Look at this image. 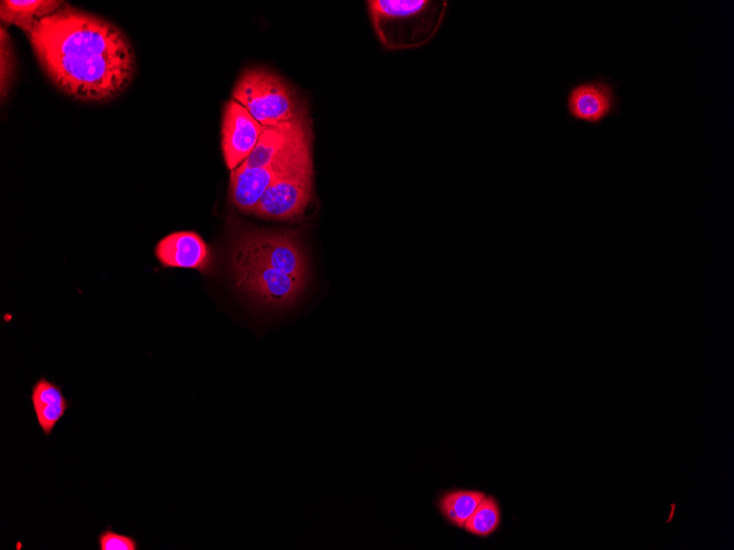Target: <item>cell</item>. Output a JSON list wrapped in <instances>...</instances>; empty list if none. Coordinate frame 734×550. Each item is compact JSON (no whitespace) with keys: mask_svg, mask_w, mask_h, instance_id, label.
I'll return each instance as SVG.
<instances>
[{"mask_svg":"<svg viewBox=\"0 0 734 550\" xmlns=\"http://www.w3.org/2000/svg\"><path fill=\"white\" fill-rule=\"evenodd\" d=\"M233 99L240 102L264 127L279 125L300 116L287 83L263 69L246 70L237 80Z\"/></svg>","mask_w":734,"mask_h":550,"instance_id":"obj_4","label":"cell"},{"mask_svg":"<svg viewBox=\"0 0 734 550\" xmlns=\"http://www.w3.org/2000/svg\"><path fill=\"white\" fill-rule=\"evenodd\" d=\"M309 131L297 138L271 164L248 168L243 165L232 170L230 199L241 211L254 212L271 183L292 166L311 156Z\"/></svg>","mask_w":734,"mask_h":550,"instance_id":"obj_5","label":"cell"},{"mask_svg":"<svg viewBox=\"0 0 734 550\" xmlns=\"http://www.w3.org/2000/svg\"><path fill=\"white\" fill-rule=\"evenodd\" d=\"M155 255L165 267L197 269L210 268L211 255L208 245L194 232H176L162 238Z\"/></svg>","mask_w":734,"mask_h":550,"instance_id":"obj_9","label":"cell"},{"mask_svg":"<svg viewBox=\"0 0 734 550\" xmlns=\"http://www.w3.org/2000/svg\"><path fill=\"white\" fill-rule=\"evenodd\" d=\"M485 495L478 490L452 489L440 495L436 507L448 524L463 529Z\"/></svg>","mask_w":734,"mask_h":550,"instance_id":"obj_13","label":"cell"},{"mask_svg":"<svg viewBox=\"0 0 734 550\" xmlns=\"http://www.w3.org/2000/svg\"><path fill=\"white\" fill-rule=\"evenodd\" d=\"M253 115L233 98L226 103L222 119V151L230 170L240 167L251 155L263 133Z\"/></svg>","mask_w":734,"mask_h":550,"instance_id":"obj_8","label":"cell"},{"mask_svg":"<svg viewBox=\"0 0 734 550\" xmlns=\"http://www.w3.org/2000/svg\"><path fill=\"white\" fill-rule=\"evenodd\" d=\"M230 261L236 285L268 305L293 302L307 284L305 256L291 232L236 231Z\"/></svg>","mask_w":734,"mask_h":550,"instance_id":"obj_2","label":"cell"},{"mask_svg":"<svg viewBox=\"0 0 734 550\" xmlns=\"http://www.w3.org/2000/svg\"><path fill=\"white\" fill-rule=\"evenodd\" d=\"M26 35L48 78L75 99L108 101L132 81L133 47L126 35L104 19L65 4L41 19Z\"/></svg>","mask_w":734,"mask_h":550,"instance_id":"obj_1","label":"cell"},{"mask_svg":"<svg viewBox=\"0 0 734 550\" xmlns=\"http://www.w3.org/2000/svg\"><path fill=\"white\" fill-rule=\"evenodd\" d=\"M312 179L313 166L309 156L271 183L253 213L274 220H288L302 214L312 197Z\"/></svg>","mask_w":734,"mask_h":550,"instance_id":"obj_6","label":"cell"},{"mask_svg":"<svg viewBox=\"0 0 734 550\" xmlns=\"http://www.w3.org/2000/svg\"><path fill=\"white\" fill-rule=\"evenodd\" d=\"M372 27L380 43L392 50L416 48L437 33L446 1L370 0L367 2Z\"/></svg>","mask_w":734,"mask_h":550,"instance_id":"obj_3","label":"cell"},{"mask_svg":"<svg viewBox=\"0 0 734 550\" xmlns=\"http://www.w3.org/2000/svg\"><path fill=\"white\" fill-rule=\"evenodd\" d=\"M620 100L616 83L597 76L569 88L566 109L572 120L597 126L620 113Z\"/></svg>","mask_w":734,"mask_h":550,"instance_id":"obj_7","label":"cell"},{"mask_svg":"<svg viewBox=\"0 0 734 550\" xmlns=\"http://www.w3.org/2000/svg\"><path fill=\"white\" fill-rule=\"evenodd\" d=\"M99 550H138L140 542L136 538L120 534L111 528L102 530L97 537Z\"/></svg>","mask_w":734,"mask_h":550,"instance_id":"obj_15","label":"cell"},{"mask_svg":"<svg viewBox=\"0 0 734 550\" xmlns=\"http://www.w3.org/2000/svg\"><path fill=\"white\" fill-rule=\"evenodd\" d=\"M307 131L308 125L302 115L279 125L264 127L257 145L242 165L258 168L271 164Z\"/></svg>","mask_w":734,"mask_h":550,"instance_id":"obj_10","label":"cell"},{"mask_svg":"<svg viewBox=\"0 0 734 550\" xmlns=\"http://www.w3.org/2000/svg\"><path fill=\"white\" fill-rule=\"evenodd\" d=\"M500 525V505L494 496L486 494L463 529L472 536L486 538L494 534Z\"/></svg>","mask_w":734,"mask_h":550,"instance_id":"obj_14","label":"cell"},{"mask_svg":"<svg viewBox=\"0 0 734 550\" xmlns=\"http://www.w3.org/2000/svg\"><path fill=\"white\" fill-rule=\"evenodd\" d=\"M65 5L55 0H7L1 1L2 22L21 27L25 34L43 18Z\"/></svg>","mask_w":734,"mask_h":550,"instance_id":"obj_12","label":"cell"},{"mask_svg":"<svg viewBox=\"0 0 734 550\" xmlns=\"http://www.w3.org/2000/svg\"><path fill=\"white\" fill-rule=\"evenodd\" d=\"M31 402L36 422L45 436H49L69 408L60 386L40 378L32 388Z\"/></svg>","mask_w":734,"mask_h":550,"instance_id":"obj_11","label":"cell"}]
</instances>
